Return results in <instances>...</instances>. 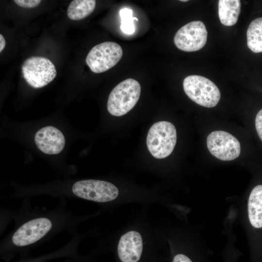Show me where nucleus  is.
I'll return each instance as SVG.
<instances>
[{
  "label": "nucleus",
  "mask_w": 262,
  "mask_h": 262,
  "mask_svg": "<svg viewBox=\"0 0 262 262\" xmlns=\"http://www.w3.org/2000/svg\"><path fill=\"white\" fill-rule=\"evenodd\" d=\"M14 1L19 6L31 8L37 6L41 2L40 0H14Z\"/></svg>",
  "instance_id": "nucleus-17"
},
{
  "label": "nucleus",
  "mask_w": 262,
  "mask_h": 262,
  "mask_svg": "<svg viewBox=\"0 0 262 262\" xmlns=\"http://www.w3.org/2000/svg\"><path fill=\"white\" fill-rule=\"evenodd\" d=\"M180 1H181V2H186V1H188V0H181Z\"/></svg>",
  "instance_id": "nucleus-21"
},
{
  "label": "nucleus",
  "mask_w": 262,
  "mask_h": 262,
  "mask_svg": "<svg viewBox=\"0 0 262 262\" xmlns=\"http://www.w3.org/2000/svg\"><path fill=\"white\" fill-rule=\"evenodd\" d=\"M72 192L77 196L87 200L106 202L115 199L119 194L118 188L106 181L86 180L75 182Z\"/></svg>",
  "instance_id": "nucleus-6"
},
{
  "label": "nucleus",
  "mask_w": 262,
  "mask_h": 262,
  "mask_svg": "<svg viewBox=\"0 0 262 262\" xmlns=\"http://www.w3.org/2000/svg\"><path fill=\"white\" fill-rule=\"evenodd\" d=\"M122 55L123 50L119 44L106 41L93 47L88 52L85 61L92 72L100 73L115 66Z\"/></svg>",
  "instance_id": "nucleus-5"
},
{
  "label": "nucleus",
  "mask_w": 262,
  "mask_h": 262,
  "mask_svg": "<svg viewBox=\"0 0 262 262\" xmlns=\"http://www.w3.org/2000/svg\"><path fill=\"white\" fill-rule=\"evenodd\" d=\"M172 262H192L191 260L186 255L179 254L176 255Z\"/></svg>",
  "instance_id": "nucleus-19"
},
{
  "label": "nucleus",
  "mask_w": 262,
  "mask_h": 262,
  "mask_svg": "<svg viewBox=\"0 0 262 262\" xmlns=\"http://www.w3.org/2000/svg\"><path fill=\"white\" fill-rule=\"evenodd\" d=\"M177 142V131L171 122H156L149 129L147 137V146L155 158L163 159L173 151Z\"/></svg>",
  "instance_id": "nucleus-2"
},
{
  "label": "nucleus",
  "mask_w": 262,
  "mask_h": 262,
  "mask_svg": "<svg viewBox=\"0 0 262 262\" xmlns=\"http://www.w3.org/2000/svg\"><path fill=\"white\" fill-rule=\"evenodd\" d=\"M96 4L95 0H74L69 4L67 9L68 17L73 20L84 18L94 10Z\"/></svg>",
  "instance_id": "nucleus-14"
},
{
  "label": "nucleus",
  "mask_w": 262,
  "mask_h": 262,
  "mask_svg": "<svg viewBox=\"0 0 262 262\" xmlns=\"http://www.w3.org/2000/svg\"><path fill=\"white\" fill-rule=\"evenodd\" d=\"M140 94L141 86L137 81L129 78L122 81L109 94L108 111L111 115L116 116L126 114L136 105Z\"/></svg>",
  "instance_id": "nucleus-1"
},
{
  "label": "nucleus",
  "mask_w": 262,
  "mask_h": 262,
  "mask_svg": "<svg viewBox=\"0 0 262 262\" xmlns=\"http://www.w3.org/2000/svg\"><path fill=\"white\" fill-rule=\"evenodd\" d=\"M241 11L239 0H218V16L221 23L227 26L235 24Z\"/></svg>",
  "instance_id": "nucleus-13"
},
{
  "label": "nucleus",
  "mask_w": 262,
  "mask_h": 262,
  "mask_svg": "<svg viewBox=\"0 0 262 262\" xmlns=\"http://www.w3.org/2000/svg\"><path fill=\"white\" fill-rule=\"evenodd\" d=\"M183 88L192 100L203 107H213L220 99L221 94L217 86L202 76L192 75L186 77L183 82Z\"/></svg>",
  "instance_id": "nucleus-3"
},
{
  "label": "nucleus",
  "mask_w": 262,
  "mask_h": 262,
  "mask_svg": "<svg viewBox=\"0 0 262 262\" xmlns=\"http://www.w3.org/2000/svg\"><path fill=\"white\" fill-rule=\"evenodd\" d=\"M255 127L258 136L262 141V109L258 112L256 115Z\"/></svg>",
  "instance_id": "nucleus-18"
},
{
  "label": "nucleus",
  "mask_w": 262,
  "mask_h": 262,
  "mask_svg": "<svg viewBox=\"0 0 262 262\" xmlns=\"http://www.w3.org/2000/svg\"><path fill=\"white\" fill-rule=\"evenodd\" d=\"M249 222L253 228L262 229V185L255 186L251 190L248 200Z\"/></svg>",
  "instance_id": "nucleus-12"
},
{
  "label": "nucleus",
  "mask_w": 262,
  "mask_h": 262,
  "mask_svg": "<svg viewBox=\"0 0 262 262\" xmlns=\"http://www.w3.org/2000/svg\"><path fill=\"white\" fill-rule=\"evenodd\" d=\"M26 82L34 88L44 87L51 82L57 75L54 64L49 59L32 56L26 59L21 66Z\"/></svg>",
  "instance_id": "nucleus-4"
},
{
  "label": "nucleus",
  "mask_w": 262,
  "mask_h": 262,
  "mask_svg": "<svg viewBox=\"0 0 262 262\" xmlns=\"http://www.w3.org/2000/svg\"><path fill=\"white\" fill-rule=\"evenodd\" d=\"M37 147L48 154H57L63 149L65 139L62 132L53 126H46L39 130L34 136Z\"/></svg>",
  "instance_id": "nucleus-10"
},
{
  "label": "nucleus",
  "mask_w": 262,
  "mask_h": 262,
  "mask_svg": "<svg viewBox=\"0 0 262 262\" xmlns=\"http://www.w3.org/2000/svg\"><path fill=\"white\" fill-rule=\"evenodd\" d=\"M142 251L143 241L139 232L130 231L121 237L117 252L122 262H137L141 258Z\"/></svg>",
  "instance_id": "nucleus-11"
},
{
  "label": "nucleus",
  "mask_w": 262,
  "mask_h": 262,
  "mask_svg": "<svg viewBox=\"0 0 262 262\" xmlns=\"http://www.w3.org/2000/svg\"><path fill=\"white\" fill-rule=\"evenodd\" d=\"M132 10L128 8L121 9L119 12L121 19L120 29L127 34H131L135 31L134 22L135 20L138 21V19L132 16Z\"/></svg>",
  "instance_id": "nucleus-16"
},
{
  "label": "nucleus",
  "mask_w": 262,
  "mask_h": 262,
  "mask_svg": "<svg viewBox=\"0 0 262 262\" xmlns=\"http://www.w3.org/2000/svg\"><path fill=\"white\" fill-rule=\"evenodd\" d=\"M6 45L5 40L3 36L0 34V52L4 49Z\"/></svg>",
  "instance_id": "nucleus-20"
},
{
  "label": "nucleus",
  "mask_w": 262,
  "mask_h": 262,
  "mask_svg": "<svg viewBox=\"0 0 262 262\" xmlns=\"http://www.w3.org/2000/svg\"><path fill=\"white\" fill-rule=\"evenodd\" d=\"M208 32L201 21H193L180 28L174 36V42L180 50L186 52L197 51L206 44Z\"/></svg>",
  "instance_id": "nucleus-7"
},
{
  "label": "nucleus",
  "mask_w": 262,
  "mask_h": 262,
  "mask_svg": "<svg viewBox=\"0 0 262 262\" xmlns=\"http://www.w3.org/2000/svg\"><path fill=\"white\" fill-rule=\"evenodd\" d=\"M52 223L48 218L40 217L30 220L21 226L14 234L13 243L23 246L34 243L51 229Z\"/></svg>",
  "instance_id": "nucleus-9"
},
{
  "label": "nucleus",
  "mask_w": 262,
  "mask_h": 262,
  "mask_svg": "<svg viewBox=\"0 0 262 262\" xmlns=\"http://www.w3.org/2000/svg\"><path fill=\"white\" fill-rule=\"evenodd\" d=\"M247 45L253 52H262V17L252 20L247 32Z\"/></svg>",
  "instance_id": "nucleus-15"
},
{
  "label": "nucleus",
  "mask_w": 262,
  "mask_h": 262,
  "mask_svg": "<svg viewBox=\"0 0 262 262\" xmlns=\"http://www.w3.org/2000/svg\"><path fill=\"white\" fill-rule=\"evenodd\" d=\"M207 146L210 153L222 161H231L241 152L239 141L230 133L223 131L210 133L207 138Z\"/></svg>",
  "instance_id": "nucleus-8"
}]
</instances>
